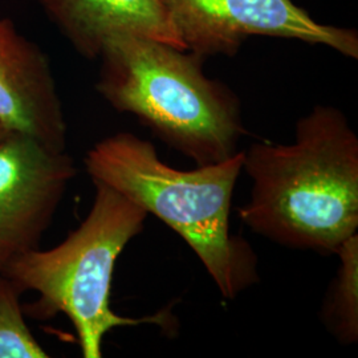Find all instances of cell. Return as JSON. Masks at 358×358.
<instances>
[{
  "mask_svg": "<svg viewBox=\"0 0 358 358\" xmlns=\"http://www.w3.org/2000/svg\"><path fill=\"white\" fill-rule=\"evenodd\" d=\"M0 122L52 152H66L68 127L47 55L0 17Z\"/></svg>",
  "mask_w": 358,
  "mask_h": 358,
  "instance_id": "obj_7",
  "label": "cell"
},
{
  "mask_svg": "<svg viewBox=\"0 0 358 358\" xmlns=\"http://www.w3.org/2000/svg\"><path fill=\"white\" fill-rule=\"evenodd\" d=\"M13 131L10 129L6 128L1 122H0V142L4 141Z\"/></svg>",
  "mask_w": 358,
  "mask_h": 358,
  "instance_id": "obj_11",
  "label": "cell"
},
{
  "mask_svg": "<svg viewBox=\"0 0 358 358\" xmlns=\"http://www.w3.org/2000/svg\"><path fill=\"white\" fill-rule=\"evenodd\" d=\"M96 90L120 113L140 122L196 166L238 153L245 134L232 90L203 72L205 59L152 38L118 35L99 56Z\"/></svg>",
  "mask_w": 358,
  "mask_h": 358,
  "instance_id": "obj_3",
  "label": "cell"
},
{
  "mask_svg": "<svg viewBox=\"0 0 358 358\" xmlns=\"http://www.w3.org/2000/svg\"><path fill=\"white\" fill-rule=\"evenodd\" d=\"M84 165L92 182L112 187L176 231L224 299L235 300L259 282L255 251L230 227L243 152L217 164L179 170L158 157L152 142L121 131L96 142Z\"/></svg>",
  "mask_w": 358,
  "mask_h": 358,
  "instance_id": "obj_2",
  "label": "cell"
},
{
  "mask_svg": "<svg viewBox=\"0 0 358 358\" xmlns=\"http://www.w3.org/2000/svg\"><path fill=\"white\" fill-rule=\"evenodd\" d=\"M81 56L97 59L109 38L134 35L186 50L162 0H38Z\"/></svg>",
  "mask_w": 358,
  "mask_h": 358,
  "instance_id": "obj_8",
  "label": "cell"
},
{
  "mask_svg": "<svg viewBox=\"0 0 358 358\" xmlns=\"http://www.w3.org/2000/svg\"><path fill=\"white\" fill-rule=\"evenodd\" d=\"M251 196L239 217L282 247L336 255L358 230V137L345 115L319 105L292 143L256 142L243 152Z\"/></svg>",
  "mask_w": 358,
  "mask_h": 358,
  "instance_id": "obj_1",
  "label": "cell"
},
{
  "mask_svg": "<svg viewBox=\"0 0 358 358\" xmlns=\"http://www.w3.org/2000/svg\"><path fill=\"white\" fill-rule=\"evenodd\" d=\"M73 158L13 131L0 142V275L17 256L40 248L69 183Z\"/></svg>",
  "mask_w": 358,
  "mask_h": 358,
  "instance_id": "obj_6",
  "label": "cell"
},
{
  "mask_svg": "<svg viewBox=\"0 0 358 358\" xmlns=\"http://www.w3.org/2000/svg\"><path fill=\"white\" fill-rule=\"evenodd\" d=\"M187 51L234 56L251 36L322 44L357 59L358 34L313 20L292 0H162Z\"/></svg>",
  "mask_w": 358,
  "mask_h": 358,
  "instance_id": "obj_5",
  "label": "cell"
},
{
  "mask_svg": "<svg viewBox=\"0 0 358 358\" xmlns=\"http://www.w3.org/2000/svg\"><path fill=\"white\" fill-rule=\"evenodd\" d=\"M23 294L11 279L0 275V358L50 357L24 320Z\"/></svg>",
  "mask_w": 358,
  "mask_h": 358,
  "instance_id": "obj_10",
  "label": "cell"
},
{
  "mask_svg": "<svg viewBox=\"0 0 358 358\" xmlns=\"http://www.w3.org/2000/svg\"><path fill=\"white\" fill-rule=\"evenodd\" d=\"M340 264L321 308V321L343 345L358 341V235L349 238L338 252Z\"/></svg>",
  "mask_w": 358,
  "mask_h": 358,
  "instance_id": "obj_9",
  "label": "cell"
},
{
  "mask_svg": "<svg viewBox=\"0 0 358 358\" xmlns=\"http://www.w3.org/2000/svg\"><path fill=\"white\" fill-rule=\"evenodd\" d=\"M93 186L88 215L64 242L17 256L1 273L23 292L38 294L36 303L23 308L28 316L48 320L62 313L68 317L84 358H101L103 337L115 328L155 324L169 329L174 322L166 310L138 319L113 310L115 262L141 234L149 214L112 187L100 182Z\"/></svg>",
  "mask_w": 358,
  "mask_h": 358,
  "instance_id": "obj_4",
  "label": "cell"
}]
</instances>
